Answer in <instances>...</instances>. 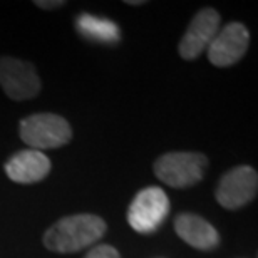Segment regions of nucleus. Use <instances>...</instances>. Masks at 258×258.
<instances>
[{
	"label": "nucleus",
	"mask_w": 258,
	"mask_h": 258,
	"mask_svg": "<svg viewBox=\"0 0 258 258\" xmlns=\"http://www.w3.org/2000/svg\"><path fill=\"white\" fill-rule=\"evenodd\" d=\"M106 221L97 215L81 213L60 218L44 235L45 248L55 253H76L104 236Z\"/></svg>",
	"instance_id": "obj_1"
},
{
	"label": "nucleus",
	"mask_w": 258,
	"mask_h": 258,
	"mask_svg": "<svg viewBox=\"0 0 258 258\" xmlns=\"http://www.w3.org/2000/svg\"><path fill=\"white\" fill-rule=\"evenodd\" d=\"M20 139L30 149H55L71 143L72 129L62 116L54 112H39L20 121Z\"/></svg>",
	"instance_id": "obj_2"
},
{
	"label": "nucleus",
	"mask_w": 258,
	"mask_h": 258,
	"mask_svg": "<svg viewBox=\"0 0 258 258\" xmlns=\"http://www.w3.org/2000/svg\"><path fill=\"white\" fill-rule=\"evenodd\" d=\"M208 168L203 153H166L154 161L153 171L159 181L171 188H189L198 184Z\"/></svg>",
	"instance_id": "obj_3"
},
{
	"label": "nucleus",
	"mask_w": 258,
	"mask_h": 258,
	"mask_svg": "<svg viewBox=\"0 0 258 258\" xmlns=\"http://www.w3.org/2000/svg\"><path fill=\"white\" fill-rule=\"evenodd\" d=\"M169 213L168 195L158 186H149L141 189L134 196L133 203L127 210V223L138 233H153Z\"/></svg>",
	"instance_id": "obj_4"
},
{
	"label": "nucleus",
	"mask_w": 258,
	"mask_h": 258,
	"mask_svg": "<svg viewBox=\"0 0 258 258\" xmlns=\"http://www.w3.org/2000/svg\"><path fill=\"white\" fill-rule=\"evenodd\" d=\"M0 86L10 99L27 101L40 92V79L35 67L27 60L9 57H0Z\"/></svg>",
	"instance_id": "obj_5"
},
{
	"label": "nucleus",
	"mask_w": 258,
	"mask_h": 258,
	"mask_svg": "<svg viewBox=\"0 0 258 258\" xmlns=\"http://www.w3.org/2000/svg\"><path fill=\"white\" fill-rule=\"evenodd\" d=\"M258 174L251 166H236L221 176L216 186V201L226 210H238L255 200Z\"/></svg>",
	"instance_id": "obj_6"
},
{
	"label": "nucleus",
	"mask_w": 258,
	"mask_h": 258,
	"mask_svg": "<svg viewBox=\"0 0 258 258\" xmlns=\"http://www.w3.org/2000/svg\"><path fill=\"white\" fill-rule=\"evenodd\" d=\"M248 44V29L240 22H230L216 32L208 45V60L216 67H230L243 57Z\"/></svg>",
	"instance_id": "obj_7"
},
{
	"label": "nucleus",
	"mask_w": 258,
	"mask_h": 258,
	"mask_svg": "<svg viewBox=\"0 0 258 258\" xmlns=\"http://www.w3.org/2000/svg\"><path fill=\"white\" fill-rule=\"evenodd\" d=\"M220 14L215 9L200 10L179 40V55L184 60H195L205 49H208L220 29Z\"/></svg>",
	"instance_id": "obj_8"
},
{
	"label": "nucleus",
	"mask_w": 258,
	"mask_h": 258,
	"mask_svg": "<svg viewBox=\"0 0 258 258\" xmlns=\"http://www.w3.org/2000/svg\"><path fill=\"white\" fill-rule=\"evenodd\" d=\"M5 173L14 183H39L50 173V159L37 149H24L5 163Z\"/></svg>",
	"instance_id": "obj_9"
},
{
	"label": "nucleus",
	"mask_w": 258,
	"mask_h": 258,
	"mask_svg": "<svg viewBox=\"0 0 258 258\" xmlns=\"http://www.w3.org/2000/svg\"><path fill=\"white\" fill-rule=\"evenodd\" d=\"M174 230L189 246L203 251L215 250L220 243L218 231L210 221L195 213H181L174 220Z\"/></svg>",
	"instance_id": "obj_10"
},
{
	"label": "nucleus",
	"mask_w": 258,
	"mask_h": 258,
	"mask_svg": "<svg viewBox=\"0 0 258 258\" xmlns=\"http://www.w3.org/2000/svg\"><path fill=\"white\" fill-rule=\"evenodd\" d=\"M76 29L79 30L82 37L94 40V42L116 44L121 39L119 27L116 22L91 14H81L76 19Z\"/></svg>",
	"instance_id": "obj_11"
},
{
	"label": "nucleus",
	"mask_w": 258,
	"mask_h": 258,
	"mask_svg": "<svg viewBox=\"0 0 258 258\" xmlns=\"http://www.w3.org/2000/svg\"><path fill=\"white\" fill-rule=\"evenodd\" d=\"M86 258H121V255L111 245H97L86 255Z\"/></svg>",
	"instance_id": "obj_12"
},
{
	"label": "nucleus",
	"mask_w": 258,
	"mask_h": 258,
	"mask_svg": "<svg viewBox=\"0 0 258 258\" xmlns=\"http://www.w3.org/2000/svg\"><path fill=\"white\" fill-rule=\"evenodd\" d=\"M35 5L40 9H57V7H62L64 2L62 0H57V2H44V0H39V2H35Z\"/></svg>",
	"instance_id": "obj_13"
},
{
	"label": "nucleus",
	"mask_w": 258,
	"mask_h": 258,
	"mask_svg": "<svg viewBox=\"0 0 258 258\" xmlns=\"http://www.w3.org/2000/svg\"><path fill=\"white\" fill-rule=\"evenodd\" d=\"M126 4H129V5H143L144 2H134V0H127Z\"/></svg>",
	"instance_id": "obj_14"
}]
</instances>
